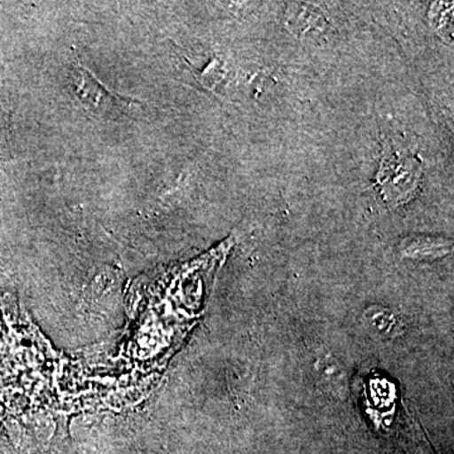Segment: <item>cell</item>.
Returning a JSON list of instances; mask_svg holds the SVG:
<instances>
[{"label":"cell","instance_id":"6da1fadb","mask_svg":"<svg viewBox=\"0 0 454 454\" xmlns=\"http://www.w3.org/2000/svg\"><path fill=\"white\" fill-rule=\"evenodd\" d=\"M70 86L77 100L98 115H121L136 106V100L116 94L82 66L71 70Z\"/></svg>","mask_w":454,"mask_h":454},{"label":"cell","instance_id":"3957f363","mask_svg":"<svg viewBox=\"0 0 454 454\" xmlns=\"http://www.w3.org/2000/svg\"><path fill=\"white\" fill-rule=\"evenodd\" d=\"M367 327L384 337H396L400 333V322L389 309H370L365 313Z\"/></svg>","mask_w":454,"mask_h":454},{"label":"cell","instance_id":"7a4b0ae2","mask_svg":"<svg viewBox=\"0 0 454 454\" xmlns=\"http://www.w3.org/2000/svg\"><path fill=\"white\" fill-rule=\"evenodd\" d=\"M450 243L442 239H408L402 245L403 254L413 259H435L450 253Z\"/></svg>","mask_w":454,"mask_h":454}]
</instances>
